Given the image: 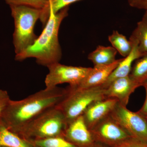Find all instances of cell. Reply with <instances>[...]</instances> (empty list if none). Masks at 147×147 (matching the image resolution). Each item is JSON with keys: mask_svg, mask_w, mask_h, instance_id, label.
<instances>
[{"mask_svg": "<svg viewBox=\"0 0 147 147\" xmlns=\"http://www.w3.org/2000/svg\"><path fill=\"white\" fill-rule=\"evenodd\" d=\"M67 89L45 88L19 100H9L0 116V121L9 131H18L35 118L57 106L67 93Z\"/></svg>", "mask_w": 147, "mask_h": 147, "instance_id": "6da1fadb", "label": "cell"}, {"mask_svg": "<svg viewBox=\"0 0 147 147\" xmlns=\"http://www.w3.org/2000/svg\"><path fill=\"white\" fill-rule=\"evenodd\" d=\"M69 6L56 13L50 11L49 19L39 36L30 46L20 54L15 60L22 61L28 58L36 59L38 64L48 67L59 62L62 51L59 42V30L62 22L68 16Z\"/></svg>", "mask_w": 147, "mask_h": 147, "instance_id": "7a4b0ae2", "label": "cell"}, {"mask_svg": "<svg viewBox=\"0 0 147 147\" xmlns=\"http://www.w3.org/2000/svg\"><path fill=\"white\" fill-rule=\"evenodd\" d=\"M67 126L63 114L55 106L38 116L16 134L30 142L51 137H63Z\"/></svg>", "mask_w": 147, "mask_h": 147, "instance_id": "3957f363", "label": "cell"}, {"mask_svg": "<svg viewBox=\"0 0 147 147\" xmlns=\"http://www.w3.org/2000/svg\"><path fill=\"white\" fill-rule=\"evenodd\" d=\"M14 22L13 42L16 55L31 45L37 36L34 33L35 24L41 14V9L23 5L9 6Z\"/></svg>", "mask_w": 147, "mask_h": 147, "instance_id": "277c9868", "label": "cell"}, {"mask_svg": "<svg viewBox=\"0 0 147 147\" xmlns=\"http://www.w3.org/2000/svg\"><path fill=\"white\" fill-rule=\"evenodd\" d=\"M63 99L57 107L63 113L67 125L83 115L93 102L106 98L105 88L102 85L86 88L69 86Z\"/></svg>", "mask_w": 147, "mask_h": 147, "instance_id": "5b68a950", "label": "cell"}, {"mask_svg": "<svg viewBox=\"0 0 147 147\" xmlns=\"http://www.w3.org/2000/svg\"><path fill=\"white\" fill-rule=\"evenodd\" d=\"M110 115L130 137L147 142V118L139 111L132 112L118 102Z\"/></svg>", "mask_w": 147, "mask_h": 147, "instance_id": "8992f818", "label": "cell"}, {"mask_svg": "<svg viewBox=\"0 0 147 147\" xmlns=\"http://www.w3.org/2000/svg\"><path fill=\"white\" fill-rule=\"evenodd\" d=\"M49 73L45 77V83L47 88H52L59 84H69V86L77 87L89 73L91 67L72 66L59 63L48 66Z\"/></svg>", "mask_w": 147, "mask_h": 147, "instance_id": "52a82bcc", "label": "cell"}, {"mask_svg": "<svg viewBox=\"0 0 147 147\" xmlns=\"http://www.w3.org/2000/svg\"><path fill=\"white\" fill-rule=\"evenodd\" d=\"M95 142L115 147L131 137L126 130L109 115L90 129Z\"/></svg>", "mask_w": 147, "mask_h": 147, "instance_id": "ba28073f", "label": "cell"}, {"mask_svg": "<svg viewBox=\"0 0 147 147\" xmlns=\"http://www.w3.org/2000/svg\"><path fill=\"white\" fill-rule=\"evenodd\" d=\"M63 137L77 147H93L96 143L82 115L69 124Z\"/></svg>", "mask_w": 147, "mask_h": 147, "instance_id": "9c48e42d", "label": "cell"}, {"mask_svg": "<svg viewBox=\"0 0 147 147\" xmlns=\"http://www.w3.org/2000/svg\"><path fill=\"white\" fill-rule=\"evenodd\" d=\"M118 101L115 98H106L93 102L83 113L84 121L89 129L109 115Z\"/></svg>", "mask_w": 147, "mask_h": 147, "instance_id": "30bf717a", "label": "cell"}, {"mask_svg": "<svg viewBox=\"0 0 147 147\" xmlns=\"http://www.w3.org/2000/svg\"><path fill=\"white\" fill-rule=\"evenodd\" d=\"M138 87L129 76L118 78L113 81L105 88V97L115 98L119 103L127 107L130 95Z\"/></svg>", "mask_w": 147, "mask_h": 147, "instance_id": "8fae6325", "label": "cell"}, {"mask_svg": "<svg viewBox=\"0 0 147 147\" xmlns=\"http://www.w3.org/2000/svg\"><path fill=\"white\" fill-rule=\"evenodd\" d=\"M121 60L122 59H117L114 63L108 65L94 67L91 68L86 76L79 86L74 88H86L103 85L108 80Z\"/></svg>", "mask_w": 147, "mask_h": 147, "instance_id": "7c38bea8", "label": "cell"}, {"mask_svg": "<svg viewBox=\"0 0 147 147\" xmlns=\"http://www.w3.org/2000/svg\"><path fill=\"white\" fill-rule=\"evenodd\" d=\"M129 40L132 44V49L131 53L122 59L121 61L113 73L111 74L108 80L105 84L102 85L105 88L115 79L129 76L133 63L137 59L142 57V55L139 52L137 41L130 37Z\"/></svg>", "mask_w": 147, "mask_h": 147, "instance_id": "4fadbf2b", "label": "cell"}, {"mask_svg": "<svg viewBox=\"0 0 147 147\" xmlns=\"http://www.w3.org/2000/svg\"><path fill=\"white\" fill-rule=\"evenodd\" d=\"M117 50L111 46L98 45L94 51L89 54L88 59L91 61L94 66L108 65L117 60Z\"/></svg>", "mask_w": 147, "mask_h": 147, "instance_id": "5bb4252c", "label": "cell"}, {"mask_svg": "<svg viewBox=\"0 0 147 147\" xmlns=\"http://www.w3.org/2000/svg\"><path fill=\"white\" fill-rule=\"evenodd\" d=\"M0 146L35 147L30 142L9 131L0 121Z\"/></svg>", "mask_w": 147, "mask_h": 147, "instance_id": "9a60e30c", "label": "cell"}, {"mask_svg": "<svg viewBox=\"0 0 147 147\" xmlns=\"http://www.w3.org/2000/svg\"><path fill=\"white\" fill-rule=\"evenodd\" d=\"M134 62L129 76L140 87L147 81V54Z\"/></svg>", "mask_w": 147, "mask_h": 147, "instance_id": "2e32d148", "label": "cell"}, {"mask_svg": "<svg viewBox=\"0 0 147 147\" xmlns=\"http://www.w3.org/2000/svg\"><path fill=\"white\" fill-rule=\"evenodd\" d=\"M108 40L117 52L124 58L128 56L132 49V43L125 36L117 31H114L108 36Z\"/></svg>", "mask_w": 147, "mask_h": 147, "instance_id": "e0dca14e", "label": "cell"}, {"mask_svg": "<svg viewBox=\"0 0 147 147\" xmlns=\"http://www.w3.org/2000/svg\"><path fill=\"white\" fill-rule=\"evenodd\" d=\"M130 37L138 43L139 52L142 56L147 54V20L143 19L138 22Z\"/></svg>", "mask_w": 147, "mask_h": 147, "instance_id": "ac0fdd59", "label": "cell"}, {"mask_svg": "<svg viewBox=\"0 0 147 147\" xmlns=\"http://www.w3.org/2000/svg\"><path fill=\"white\" fill-rule=\"evenodd\" d=\"M81 0H48V5L47 8L41 11L40 20L43 26L47 23L49 16L50 11L56 13L69 5Z\"/></svg>", "mask_w": 147, "mask_h": 147, "instance_id": "d6986e66", "label": "cell"}, {"mask_svg": "<svg viewBox=\"0 0 147 147\" xmlns=\"http://www.w3.org/2000/svg\"><path fill=\"white\" fill-rule=\"evenodd\" d=\"M30 142L37 147H77L62 137L38 139Z\"/></svg>", "mask_w": 147, "mask_h": 147, "instance_id": "ffe728a7", "label": "cell"}, {"mask_svg": "<svg viewBox=\"0 0 147 147\" xmlns=\"http://www.w3.org/2000/svg\"><path fill=\"white\" fill-rule=\"evenodd\" d=\"M9 5H23L41 11L45 10L48 5V0H4Z\"/></svg>", "mask_w": 147, "mask_h": 147, "instance_id": "44dd1931", "label": "cell"}, {"mask_svg": "<svg viewBox=\"0 0 147 147\" xmlns=\"http://www.w3.org/2000/svg\"><path fill=\"white\" fill-rule=\"evenodd\" d=\"M115 147H147V142L130 137Z\"/></svg>", "mask_w": 147, "mask_h": 147, "instance_id": "7402d4cb", "label": "cell"}, {"mask_svg": "<svg viewBox=\"0 0 147 147\" xmlns=\"http://www.w3.org/2000/svg\"><path fill=\"white\" fill-rule=\"evenodd\" d=\"M10 100L7 91L0 90V116Z\"/></svg>", "mask_w": 147, "mask_h": 147, "instance_id": "603a6c76", "label": "cell"}, {"mask_svg": "<svg viewBox=\"0 0 147 147\" xmlns=\"http://www.w3.org/2000/svg\"><path fill=\"white\" fill-rule=\"evenodd\" d=\"M129 5L131 7L140 9H147V0H128Z\"/></svg>", "mask_w": 147, "mask_h": 147, "instance_id": "cb8c5ba5", "label": "cell"}, {"mask_svg": "<svg viewBox=\"0 0 147 147\" xmlns=\"http://www.w3.org/2000/svg\"><path fill=\"white\" fill-rule=\"evenodd\" d=\"M142 86L144 87L145 90H146V99H145V102L142 108L138 111L142 115L147 118V81L145 82Z\"/></svg>", "mask_w": 147, "mask_h": 147, "instance_id": "d4e9b609", "label": "cell"}, {"mask_svg": "<svg viewBox=\"0 0 147 147\" xmlns=\"http://www.w3.org/2000/svg\"><path fill=\"white\" fill-rule=\"evenodd\" d=\"M93 147H108L101 144H99V143H96L94 144V146Z\"/></svg>", "mask_w": 147, "mask_h": 147, "instance_id": "484cf974", "label": "cell"}, {"mask_svg": "<svg viewBox=\"0 0 147 147\" xmlns=\"http://www.w3.org/2000/svg\"><path fill=\"white\" fill-rule=\"evenodd\" d=\"M143 19H145V20H147V9L146 10V12H145V13L144 15V16L143 17Z\"/></svg>", "mask_w": 147, "mask_h": 147, "instance_id": "4316f807", "label": "cell"}, {"mask_svg": "<svg viewBox=\"0 0 147 147\" xmlns=\"http://www.w3.org/2000/svg\"><path fill=\"white\" fill-rule=\"evenodd\" d=\"M0 147H5L0 146Z\"/></svg>", "mask_w": 147, "mask_h": 147, "instance_id": "83f0119b", "label": "cell"}, {"mask_svg": "<svg viewBox=\"0 0 147 147\" xmlns=\"http://www.w3.org/2000/svg\"><path fill=\"white\" fill-rule=\"evenodd\" d=\"M35 147H36V146H35Z\"/></svg>", "mask_w": 147, "mask_h": 147, "instance_id": "f1b7e54d", "label": "cell"}, {"mask_svg": "<svg viewBox=\"0 0 147 147\" xmlns=\"http://www.w3.org/2000/svg\"></svg>", "mask_w": 147, "mask_h": 147, "instance_id": "f546056e", "label": "cell"}]
</instances>
